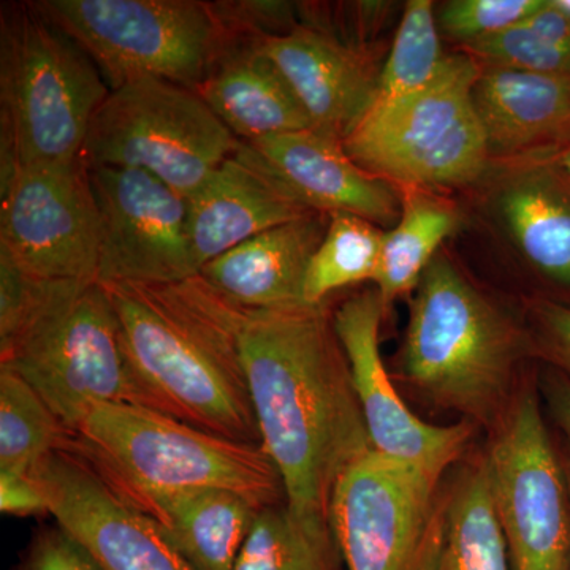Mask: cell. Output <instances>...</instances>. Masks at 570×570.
I'll list each match as a JSON object with an SVG mask.
<instances>
[{
	"mask_svg": "<svg viewBox=\"0 0 570 570\" xmlns=\"http://www.w3.org/2000/svg\"><path fill=\"white\" fill-rule=\"evenodd\" d=\"M261 510L232 491L198 490L156 499L142 512L195 570H234Z\"/></svg>",
	"mask_w": 570,
	"mask_h": 570,
	"instance_id": "7402d4cb",
	"label": "cell"
},
{
	"mask_svg": "<svg viewBox=\"0 0 570 570\" xmlns=\"http://www.w3.org/2000/svg\"><path fill=\"white\" fill-rule=\"evenodd\" d=\"M69 438L39 393L17 371L0 365V472L33 475Z\"/></svg>",
	"mask_w": 570,
	"mask_h": 570,
	"instance_id": "484cf974",
	"label": "cell"
},
{
	"mask_svg": "<svg viewBox=\"0 0 570 570\" xmlns=\"http://www.w3.org/2000/svg\"><path fill=\"white\" fill-rule=\"evenodd\" d=\"M243 142L313 212L354 214L381 225L400 220L403 205L387 181L360 167L341 141L303 130Z\"/></svg>",
	"mask_w": 570,
	"mask_h": 570,
	"instance_id": "ac0fdd59",
	"label": "cell"
},
{
	"mask_svg": "<svg viewBox=\"0 0 570 570\" xmlns=\"http://www.w3.org/2000/svg\"><path fill=\"white\" fill-rule=\"evenodd\" d=\"M0 510L9 515L48 513L47 498L33 475L0 472Z\"/></svg>",
	"mask_w": 570,
	"mask_h": 570,
	"instance_id": "836d02e7",
	"label": "cell"
},
{
	"mask_svg": "<svg viewBox=\"0 0 570 570\" xmlns=\"http://www.w3.org/2000/svg\"><path fill=\"white\" fill-rule=\"evenodd\" d=\"M239 146L194 89L141 78L111 89L80 157L88 168L148 171L189 198Z\"/></svg>",
	"mask_w": 570,
	"mask_h": 570,
	"instance_id": "9c48e42d",
	"label": "cell"
},
{
	"mask_svg": "<svg viewBox=\"0 0 570 570\" xmlns=\"http://www.w3.org/2000/svg\"><path fill=\"white\" fill-rule=\"evenodd\" d=\"M67 445L140 510L198 490L232 491L265 509L284 493L262 445L216 436L148 407L100 404Z\"/></svg>",
	"mask_w": 570,
	"mask_h": 570,
	"instance_id": "3957f363",
	"label": "cell"
},
{
	"mask_svg": "<svg viewBox=\"0 0 570 570\" xmlns=\"http://www.w3.org/2000/svg\"><path fill=\"white\" fill-rule=\"evenodd\" d=\"M444 61L433 2L411 0L366 112L384 110L422 91L438 77Z\"/></svg>",
	"mask_w": 570,
	"mask_h": 570,
	"instance_id": "f1b7e54d",
	"label": "cell"
},
{
	"mask_svg": "<svg viewBox=\"0 0 570 570\" xmlns=\"http://www.w3.org/2000/svg\"><path fill=\"white\" fill-rule=\"evenodd\" d=\"M562 165H564L566 171H568L570 176V153L564 157V160H562Z\"/></svg>",
	"mask_w": 570,
	"mask_h": 570,
	"instance_id": "74e56055",
	"label": "cell"
},
{
	"mask_svg": "<svg viewBox=\"0 0 570 570\" xmlns=\"http://www.w3.org/2000/svg\"><path fill=\"white\" fill-rule=\"evenodd\" d=\"M48 513L104 570H195L153 517L63 444L37 469Z\"/></svg>",
	"mask_w": 570,
	"mask_h": 570,
	"instance_id": "5bb4252c",
	"label": "cell"
},
{
	"mask_svg": "<svg viewBox=\"0 0 570 570\" xmlns=\"http://www.w3.org/2000/svg\"><path fill=\"white\" fill-rule=\"evenodd\" d=\"M549 2L553 9L570 18V0H549Z\"/></svg>",
	"mask_w": 570,
	"mask_h": 570,
	"instance_id": "d590c367",
	"label": "cell"
},
{
	"mask_svg": "<svg viewBox=\"0 0 570 570\" xmlns=\"http://www.w3.org/2000/svg\"><path fill=\"white\" fill-rule=\"evenodd\" d=\"M239 352L261 445L283 480L285 505L333 538L337 480L371 452L351 370L325 305L239 311Z\"/></svg>",
	"mask_w": 570,
	"mask_h": 570,
	"instance_id": "6da1fadb",
	"label": "cell"
},
{
	"mask_svg": "<svg viewBox=\"0 0 570 570\" xmlns=\"http://www.w3.org/2000/svg\"><path fill=\"white\" fill-rule=\"evenodd\" d=\"M441 515L434 570H513L485 459L460 475Z\"/></svg>",
	"mask_w": 570,
	"mask_h": 570,
	"instance_id": "cb8c5ba5",
	"label": "cell"
},
{
	"mask_svg": "<svg viewBox=\"0 0 570 570\" xmlns=\"http://www.w3.org/2000/svg\"><path fill=\"white\" fill-rule=\"evenodd\" d=\"M9 366L73 433L100 404L159 412L124 344L121 324L99 281H50L20 330L0 344Z\"/></svg>",
	"mask_w": 570,
	"mask_h": 570,
	"instance_id": "5b68a950",
	"label": "cell"
},
{
	"mask_svg": "<svg viewBox=\"0 0 570 570\" xmlns=\"http://www.w3.org/2000/svg\"><path fill=\"white\" fill-rule=\"evenodd\" d=\"M22 570H104L91 553L61 528L37 540Z\"/></svg>",
	"mask_w": 570,
	"mask_h": 570,
	"instance_id": "d6a6232c",
	"label": "cell"
},
{
	"mask_svg": "<svg viewBox=\"0 0 570 570\" xmlns=\"http://www.w3.org/2000/svg\"><path fill=\"white\" fill-rule=\"evenodd\" d=\"M0 254L40 279L97 281L100 213L81 157L3 176Z\"/></svg>",
	"mask_w": 570,
	"mask_h": 570,
	"instance_id": "7c38bea8",
	"label": "cell"
},
{
	"mask_svg": "<svg viewBox=\"0 0 570 570\" xmlns=\"http://www.w3.org/2000/svg\"><path fill=\"white\" fill-rule=\"evenodd\" d=\"M452 206L422 194H409L400 220L384 235L373 283L385 305L417 288L439 246L455 230Z\"/></svg>",
	"mask_w": 570,
	"mask_h": 570,
	"instance_id": "d4e9b609",
	"label": "cell"
},
{
	"mask_svg": "<svg viewBox=\"0 0 570 570\" xmlns=\"http://www.w3.org/2000/svg\"><path fill=\"white\" fill-rule=\"evenodd\" d=\"M130 362L163 414L261 445L239 352L242 306L200 275L183 283H102Z\"/></svg>",
	"mask_w": 570,
	"mask_h": 570,
	"instance_id": "7a4b0ae2",
	"label": "cell"
},
{
	"mask_svg": "<svg viewBox=\"0 0 570 570\" xmlns=\"http://www.w3.org/2000/svg\"><path fill=\"white\" fill-rule=\"evenodd\" d=\"M540 390L546 397L550 414L553 415L554 422L568 439L570 449V379L561 374L560 371H551L542 379Z\"/></svg>",
	"mask_w": 570,
	"mask_h": 570,
	"instance_id": "e575fe53",
	"label": "cell"
},
{
	"mask_svg": "<svg viewBox=\"0 0 570 570\" xmlns=\"http://www.w3.org/2000/svg\"><path fill=\"white\" fill-rule=\"evenodd\" d=\"M110 91L80 45L33 3L2 7V178L14 167L80 159L92 118Z\"/></svg>",
	"mask_w": 570,
	"mask_h": 570,
	"instance_id": "8992f818",
	"label": "cell"
},
{
	"mask_svg": "<svg viewBox=\"0 0 570 570\" xmlns=\"http://www.w3.org/2000/svg\"><path fill=\"white\" fill-rule=\"evenodd\" d=\"M562 464H564L566 478H568L569 491H570V450L569 453L562 455Z\"/></svg>",
	"mask_w": 570,
	"mask_h": 570,
	"instance_id": "8d00e7d4",
	"label": "cell"
},
{
	"mask_svg": "<svg viewBox=\"0 0 570 570\" xmlns=\"http://www.w3.org/2000/svg\"><path fill=\"white\" fill-rule=\"evenodd\" d=\"M546 0H453L439 14V24L466 45L490 39L523 24Z\"/></svg>",
	"mask_w": 570,
	"mask_h": 570,
	"instance_id": "4dcf8cb0",
	"label": "cell"
},
{
	"mask_svg": "<svg viewBox=\"0 0 570 570\" xmlns=\"http://www.w3.org/2000/svg\"><path fill=\"white\" fill-rule=\"evenodd\" d=\"M328 220L330 214L314 212L269 228L214 258L200 276L247 309L306 305L307 268Z\"/></svg>",
	"mask_w": 570,
	"mask_h": 570,
	"instance_id": "d6986e66",
	"label": "cell"
},
{
	"mask_svg": "<svg viewBox=\"0 0 570 570\" xmlns=\"http://www.w3.org/2000/svg\"><path fill=\"white\" fill-rule=\"evenodd\" d=\"M246 40L279 70L318 134L343 142L373 102L379 71L330 33L296 28Z\"/></svg>",
	"mask_w": 570,
	"mask_h": 570,
	"instance_id": "2e32d148",
	"label": "cell"
},
{
	"mask_svg": "<svg viewBox=\"0 0 570 570\" xmlns=\"http://www.w3.org/2000/svg\"><path fill=\"white\" fill-rule=\"evenodd\" d=\"M485 461L513 570H570L569 483L534 390L509 409Z\"/></svg>",
	"mask_w": 570,
	"mask_h": 570,
	"instance_id": "8fae6325",
	"label": "cell"
},
{
	"mask_svg": "<svg viewBox=\"0 0 570 570\" xmlns=\"http://www.w3.org/2000/svg\"><path fill=\"white\" fill-rule=\"evenodd\" d=\"M385 305L376 291L352 296L333 316V328L351 370L356 400L377 452L407 461L433 478L460 460L472 436L469 423L438 426L420 420L397 395L379 348Z\"/></svg>",
	"mask_w": 570,
	"mask_h": 570,
	"instance_id": "9a60e30c",
	"label": "cell"
},
{
	"mask_svg": "<svg viewBox=\"0 0 570 570\" xmlns=\"http://www.w3.org/2000/svg\"><path fill=\"white\" fill-rule=\"evenodd\" d=\"M527 341L445 255L428 265L409 307L401 371L420 395L493 423Z\"/></svg>",
	"mask_w": 570,
	"mask_h": 570,
	"instance_id": "277c9868",
	"label": "cell"
},
{
	"mask_svg": "<svg viewBox=\"0 0 570 570\" xmlns=\"http://www.w3.org/2000/svg\"><path fill=\"white\" fill-rule=\"evenodd\" d=\"M474 100L494 151L570 142V78L489 67L475 82Z\"/></svg>",
	"mask_w": 570,
	"mask_h": 570,
	"instance_id": "ffe728a7",
	"label": "cell"
},
{
	"mask_svg": "<svg viewBox=\"0 0 570 570\" xmlns=\"http://www.w3.org/2000/svg\"><path fill=\"white\" fill-rule=\"evenodd\" d=\"M335 539L307 530L287 505H269L255 517L234 570H340Z\"/></svg>",
	"mask_w": 570,
	"mask_h": 570,
	"instance_id": "83f0119b",
	"label": "cell"
},
{
	"mask_svg": "<svg viewBox=\"0 0 570 570\" xmlns=\"http://www.w3.org/2000/svg\"><path fill=\"white\" fill-rule=\"evenodd\" d=\"M187 200L190 247L200 273L253 236L314 213L243 141Z\"/></svg>",
	"mask_w": 570,
	"mask_h": 570,
	"instance_id": "e0dca14e",
	"label": "cell"
},
{
	"mask_svg": "<svg viewBox=\"0 0 570 570\" xmlns=\"http://www.w3.org/2000/svg\"><path fill=\"white\" fill-rule=\"evenodd\" d=\"M100 213L99 283H183L200 275L189 200L138 168H89Z\"/></svg>",
	"mask_w": 570,
	"mask_h": 570,
	"instance_id": "4fadbf2b",
	"label": "cell"
},
{
	"mask_svg": "<svg viewBox=\"0 0 570 570\" xmlns=\"http://www.w3.org/2000/svg\"><path fill=\"white\" fill-rule=\"evenodd\" d=\"M439 479L377 450L337 480L328 523L347 570H434Z\"/></svg>",
	"mask_w": 570,
	"mask_h": 570,
	"instance_id": "30bf717a",
	"label": "cell"
},
{
	"mask_svg": "<svg viewBox=\"0 0 570 570\" xmlns=\"http://www.w3.org/2000/svg\"><path fill=\"white\" fill-rule=\"evenodd\" d=\"M195 92L238 140L313 130L279 70L243 39Z\"/></svg>",
	"mask_w": 570,
	"mask_h": 570,
	"instance_id": "44dd1931",
	"label": "cell"
},
{
	"mask_svg": "<svg viewBox=\"0 0 570 570\" xmlns=\"http://www.w3.org/2000/svg\"><path fill=\"white\" fill-rule=\"evenodd\" d=\"M384 235L376 224L363 217L330 214L324 239L307 268L306 305H322L332 292L374 281Z\"/></svg>",
	"mask_w": 570,
	"mask_h": 570,
	"instance_id": "4316f807",
	"label": "cell"
},
{
	"mask_svg": "<svg viewBox=\"0 0 570 570\" xmlns=\"http://www.w3.org/2000/svg\"><path fill=\"white\" fill-rule=\"evenodd\" d=\"M37 10L80 45L110 89L141 78L198 88L242 37L219 3L41 0Z\"/></svg>",
	"mask_w": 570,
	"mask_h": 570,
	"instance_id": "52a82bcc",
	"label": "cell"
},
{
	"mask_svg": "<svg viewBox=\"0 0 570 570\" xmlns=\"http://www.w3.org/2000/svg\"><path fill=\"white\" fill-rule=\"evenodd\" d=\"M499 208L527 261L553 283L570 288V190L549 168L513 179Z\"/></svg>",
	"mask_w": 570,
	"mask_h": 570,
	"instance_id": "603a6c76",
	"label": "cell"
},
{
	"mask_svg": "<svg viewBox=\"0 0 570 570\" xmlns=\"http://www.w3.org/2000/svg\"><path fill=\"white\" fill-rule=\"evenodd\" d=\"M482 70L471 56H445L422 91L367 111L343 140L352 160L379 178L409 187L464 186L480 178L490 142L475 108Z\"/></svg>",
	"mask_w": 570,
	"mask_h": 570,
	"instance_id": "ba28073f",
	"label": "cell"
},
{
	"mask_svg": "<svg viewBox=\"0 0 570 570\" xmlns=\"http://www.w3.org/2000/svg\"><path fill=\"white\" fill-rule=\"evenodd\" d=\"M466 50L490 67L570 78V47L524 24L466 45Z\"/></svg>",
	"mask_w": 570,
	"mask_h": 570,
	"instance_id": "f546056e",
	"label": "cell"
},
{
	"mask_svg": "<svg viewBox=\"0 0 570 570\" xmlns=\"http://www.w3.org/2000/svg\"><path fill=\"white\" fill-rule=\"evenodd\" d=\"M532 316L540 355L570 379V303L540 299Z\"/></svg>",
	"mask_w": 570,
	"mask_h": 570,
	"instance_id": "1f68e13d",
	"label": "cell"
}]
</instances>
